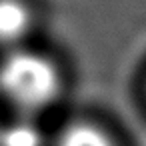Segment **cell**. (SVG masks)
<instances>
[{
    "mask_svg": "<svg viewBox=\"0 0 146 146\" xmlns=\"http://www.w3.org/2000/svg\"><path fill=\"white\" fill-rule=\"evenodd\" d=\"M60 86L56 64L42 54L16 50L0 64V92L24 112L50 106L58 98Z\"/></svg>",
    "mask_w": 146,
    "mask_h": 146,
    "instance_id": "1",
    "label": "cell"
},
{
    "mask_svg": "<svg viewBox=\"0 0 146 146\" xmlns=\"http://www.w3.org/2000/svg\"><path fill=\"white\" fill-rule=\"evenodd\" d=\"M30 10L22 0H0V44H16L30 28Z\"/></svg>",
    "mask_w": 146,
    "mask_h": 146,
    "instance_id": "2",
    "label": "cell"
},
{
    "mask_svg": "<svg viewBox=\"0 0 146 146\" xmlns=\"http://www.w3.org/2000/svg\"><path fill=\"white\" fill-rule=\"evenodd\" d=\"M44 136L40 128L28 120L20 118L0 128V146H42Z\"/></svg>",
    "mask_w": 146,
    "mask_h": 146,
    "instance_id": "3",
    "label": "cell"
},
{
    "mask_svg": "<svg viewBox=\"0 0 146 146\" xmlns=\"http://www.w3.org/2000/svg\"><path fill=\"white\" fill-rule=\"evenodd\" d=\"M58 146H114V142L102 128L94 124L78 122V124H70L62 132Z\"/></svg>",
    "mask_w": 146,
    "mask_h": 146,
    "instance_id": "4",
    "label": "cell"
}]
</instances>
